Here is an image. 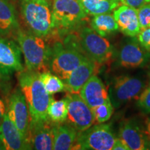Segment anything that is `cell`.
Segmentation results:
<instances>
[{
    "instance_id": "2e32d148",
    "label": "cell",
    "mask_w": 150,
    "mask_h": 150,
    "mask_svg": "<svg viewBox=\"0 0 150 150\" xmlns=\"http://www.w3.org/2000/svg\"><path fill=\"white\" fill-rule=\"evenodd\" d=\"M0 140L6 150L31 149L29 140L9 119L7 113L0 126Z\"/></svg>"
},
{
    "instance_id": "d6986e66",
    "label": "cell",
    "mask_w": 150,
    "mask_h": 150,
    "mask_svg": "<svg viewBox=\"0 0 150 150\" xmlns=\"http://www.w3.org/2000/svg\"><path fill=\"white\" fill-rule=\"evenodd\" d=\"M20 28L16 7L10 0H0V35L13 36Z\"/></svg>"
},
{
    "instance_id": "7a4b0ae2",
    "label": "cell",
    "mask_w": 150,
    "mask_h": 150,
    "mask_svg": "<svg viewBox=\"0 0 150 150\" xmlns=\"http://www.w3.org/2000/svg\"><path fill=\"white\" fill-rule=\"evenodd\" d=\"M88 58L81 51L76 30L67 33L52 46L50 70L64 81L82 62Z\"/></svg>"
},
{
    "instance_id": "83f0119b",
    "label": "cell",
    "mask_w": 150,
    "mask_h": 150,
    "mask_svg": "<svg viewBox=\"0 0 150 150\" xmlns=\"http://www.w3.org/2000/svg\"><path fill=\"white\" fill-rule=\"evenodd\" d=\"M138 40L142 47L150 52V27L140 30L138 35Z\"/></svg>"
},
{
    "instance_id": "484cf974",
    "label": "cell",
    "mask_w": 150,
    "mask_h": 150,
    "mask_svg": "<svg viewBox=\"0 0 150 150\" xmlns=\"http://www.w3.org/2000/svg\"><path fill=\"white\" fill-rule=\"evenodd\" d=\"M138 106L145 114L150 113V83L146 86L144 91L138 98Z\"/></svg>"
},
{
    "instance_id": "44dd1931",
    "label": "cell",
    "mask_w": 150,
    "mask_h": 150,
    "mask_svg": "<svg viewBox=\"0 0 150 150\" xmlns=\"http://www.w3.org/2000/svg\"><path fill=\"white\" fill-rule=\"evenodd\" d=\"M88 16L109 13L121 4L119 0H78Z\"/></svg>"
},
{
    "instance_id": "277c9868",
    "label": "cell",
    "mask_w": 150,
    "mask_h": 150,
    "mask_svg": "<svg viewBox=\"0 0 150 150\" xmlns=\"http://www.w3.org/2000/svg\"><path fill=\"white\" fill-rule=\"evenodd\" d=\"M52 13L53 41L61 40L88 20V15L78 0H52Z\"/></svg>"
},
{
    "instance_id": "ffe728a7",
    "label": "cell",
    "mask_w": 150,
    "mask_h": 150,
    "mask_svg": "<svg viewBox=\"0 0 150 150\" xmlns=\"http://www.w3.org/2000/svg\"><path fill=\"white\" fill-rule=\"evenodd\" d=\"M79 131L69 123L54 124L53 149H73Z\"/></svg>"
},
{
    "instance_id": "4316f807",
    "label": "cell",
    "mask_w": 150,
    "mask_h": 150,
    "mask_svg": "<svg viewBox=\"0 0 150 150\" xmlns=\"http://www.w3.org/2000/svg\"><path fill=\"white\" fill-rule=\"evenodd\" d=\"M137 11L140 30L150 27V3L143 5Z\"/></svg>"
},
{
    "instance_id": "5bb4252c",
    "label": "cell",
    "mask_w": 150,
    "mask_h": 150,
    "mask_svg": "<svg viewBox=\"0 0 150 150\" xmlns=\"http://www.w3.org/2000/svg\"><path fill=\"white\" fill-rule=\"evenodd\" d=\"M101 64L87 59L76 67L66 79L65 83V92L70 93H79L86 82L93 75L97 74L100 70Z\"/></svg>"
},
{
    "instance_id": "ac0fdd59",
    "label": "cell",
    "mask_w": 150,
    "mask_h": 150,
    "mask_svg": "<svg viewBox=\"0 0 150 150\" xmlns=\"http://www.w3.org/2000/svg\"><path fill=\"white\" fill-rule=\"evenodd\" d=\"M113 17L123 34L132 38L136 37L140 33L137 9L126 5H120L113 11Z\"/></svg>"
},
{
    "instance_id": "d6a6232c",
    "label": "cell",
    "mask_w": 150,
    "mask_h": 150,
    "mask_svg": "<svg viewBox=\"0 0 150 150\" xmlns=\"http://www.w3.org/2000/svg\"><path fill=\"white\" fill-rule=\"evenodd\" d=\"M4 149H5V148H4V147L3 144L1 143V140H0V150H4Z\"/></svg>"
},
{
    "instance_id": "7c38bea8",
    "label": "cell",
    "mask_w": 150,
    "mask_h": 150,
    "mask_svg": "<svg viewBox=\"0 0 150 150\" xmlns=\"http://www.w3.org/2000/svg\"><path fill=\"white\" fill-rule=\"evenodd\" d=\"M149 61V52L142 47L136 37H132L124 43L118 53L119 65L125 68L142 67Z\"/></svg>"
},
{
    "instance_id": "f1b7e54d",
    "label": "cell",
    "mask_w": 150,
    "mask_h": 150,
    "mask_svg": "<svg viewBox=\"0 0 150 150\" xmlns=\"http://www.w3.org/2000/svg\"><path fill=\"white\" fill-rule=\"evenodd\" d=\"M122 4L128 6L136 9H138L146 4L150 3V0H119Z\"/></svg>"
},
{
    "instance_id": "603a6c76",
    "label": "cell",
    "mask_w": 150,
    "mask_h": 150,
    "mask_svg": "<svg viewBox=\"0 0 150 150\" xmlns=\"http://www.w3.org/2000/svg\"><path fill=\"white\" fill-rule=\"evenodd\" d=\"M68 105L67 99L65 97L61 100L52 98L47 108L48 120L53 124H61L67 120Z\"/></svg>"
},
{
    "instance_id": "8992f818",
    "label": "cell",
    "mask_w": 150,
    "mask_h": 150,
    "mask_svg": "<svg viewBox=\"0 0 150 150\" xmlns=\"http://www.w3.org/2000/svg\"><path fill=\"white\" fill-rule=\"evenodd\" d=\"M22 51L15 40L0 35V92L8 98L15 74L23 71Z\"/></svg>"
},
{
    "instance_id": "6da1fadb",
    "label": "cell",
    "mask_w": 150,
    "mask_h": 150,
    "mask_svg": "<svg viewBox=\"0 0 150 150\" xmlns=\"http://www.w3.org/2000/svg\"><path fill=\"white\" fill-rule=\"evenodd\" d=\"M18 85L27 103L30 124L47 122V108L52 97L45 88L40 72L24 69L17 73Z\"/></svg>"
},
{
    "instance_id": "e0dca14e",
    "label": "cell",
    "mask_w": 150,
    "mask_h": 150,
    "mask_svg": "<svg viewBox=\"0 0 150 150\" xmlns=\"http://www.w3.org/2000/svg\"><path fill=\"white\" fill-rule=\"evenodd\" d=\"M54 125L50 121L30 124L28 138L31 149H53Z\"/></svg>"
},
{
    "instance_id": "9a60e30c",
    "label": "cell",
    "mask_w": 150,
    "mask_h": 150,
    "mask_svg": "<svg viewBox=\"0 0 150 150\" xmlns=\"http://www.w3.org/2000/svg\"><path fill=\"white\" fill-rule=\"evenodd\" d=\"M79 94L91 108L110 102L108 86L97 74L93 75L86 82Z\"/></svg>"
},
{
    "instance_id": "9c48e42d",
    "label": "cell",
    "mask_w": 150,
    "mask_h": 150,
    "mask_svg": "<svg viewBox=\"0 0 150 150\" xmlns=\"http://www.w3.org/2000/svg\"><path fill=\"white\" fill-rule=\"evenodd\" d=\"M146 87L145 81L139 77L120 76L114 80L110 89V102L115 107L138 99Z\"/></svg>"
},
{
    "instance_id": "1f68e13d",
    "label": "cell",
    "mask_w": 150,
    "mask_h": 150,
    "mask_svg": "<svg viewBox=\"0 0 150 150\" xmlns=\"http://www.w3.org/2000/svg\"><path fill=\"white\" fill-rule=\"evenodd\" d=\"M144 131H145L147 139L149 140L150 142V117L148 118L147 121H146V128Z\"/></svg>"
},
{
    "instance_id": "7402d4cb",
    "label": "cell",
    "mask_w": 150,
    "mask_h": 150,
    "mask_svg": "<svg viewBox=\"0 0 150 150\" xmlns=\"http://www.w3.org/2000/svg\"><path fill=\"white\" fill-rule=\"evenodd\" d=\"M91 27L102 37H107L119 29L113 15L103 13L93 16L91 21Z\"/></svg>"
},
{
    "instance_id": "8fae6325",
    "label": "cell",
    "mask_w": 150,
    "mask_h": 150,
    "mask_svg": "<svg viewBox=\"0 0 150 150\" xmlns=\"http://www.w3.org/2000/svg\"><path fill=\"white\" fill-rule=\"evenodd\" d=\"M68 112L67 122L79 132L85 131L95 125L91 108L81 97L79 93H67Z\"/></svg>"
},
{
    "instance_id": "4fadbf2b",
    "label": "cell",
    "mask_w": 150,
    "mask_h": 150,
    "mask_svg": "<svg viewBox=\"0 0 150 150\" xmlns=\"http://www.w3.org/2000/svg\"><path fill=\"white\" fill-rule=\"evenodd\" d=\"M119 138L127 144L129 149L144 150L150 147V142L145 131L136 120L127 119L122 122L119 129Z\"/></svg>"
},
{
    "instance_id": "5b68a950",
    "label": "cell",
    "mask_w": 150,
    "mask_h": 150,
    "mask_svg": "<svg viewBox=\"0 0 150 150\" xmlns=\"http://www.w3.org/2000/svg\"><path fill=\"white\" fill-rule=\"evenodd\" d=\"M19 4L27 29L50 42L52 39V0H19Z\"/></svg>"
},
{
    "instance_id": "836d02e7",
    "label": "cell",
    "mask_w": 150,
    "mask_h": 150,
    "mask_svg": "<svg viewBox=\"0 0 150 150\" xmlns=\"http://www.w3.org/2000/svg\"><path fill=\"white\" fill-rule=\"evenodd\" d=\"M13 1H16V0H13Z\"/></svg>"
},
{
    "instance_id": "52a82bcc",
    "label": "cell",
    "mask_w": 150,
    "mask_h": 150,
    "mask_svg": "<svg viewBox=\"0 0 150 150\" xmlns=\"http://www.w3.org/2000/svg\"><path fill=\"white\" fill-rule=\"evenodd\" d=\"M77 33L81 49L86 57L101 65L111 61L113 49L107 39L84 24L78 28Z\"/></svg>"
},
{
    "instance_id": "f546056e",
    "label": "cell",
    "mask_w": 150,
    "mask_h": 150,
    "mask_svg": "<svg viewBox=\"0 0 150 150\" xmlns=\"http://www.w3.org/2000/svg\"><path fill=\"white\" fill-rule=\"evenodd\" d=\"M112 150H129V148L121 138H118L115 139Z\"/></svg>"
},
{
    "instance_id": "4dcf8cb0",
    "label": "cell",
    "mask_w": 150,
    "mask_h": 150,
    "mask_svg": "<svg viewBox=\"0 0 150 150\" xmlns=\"http://www.w3.org/2000/svg\"><path fill=\"white\" fill-rule=\"evenodd\" d=\"M7 110V104L6 102L4 101L2 97L0 96V126H1V122H2L4 117L6 113Z\"/></svg>"
},
{
    "instance_id": "cb8c5ba5",
    "label": "cell",
    "mask_w": 150,
    "mask_h": 150,
    "mask_svg": "<svg viewBox=\"0 0 150 150\" xmlns=\"http://www.w3.org/2000/svg\"><path fill=\"white\" fill-rule=\"evenodd\" d=\"M40 79L47 92L50 95L65 91L63 81L50 71L40 73Z\"/></svg>"
},
{
    "instance_id": "d4e9b609",
    "label": "cell",
    "mask_w": 150,
    "mask_h": 150,
    "mask_svg": "<svg viewBox=\"0 0 150 150\" xmlns=\"http://www.w3.org/2000/svg\"><path fill=\"white\" fill-rule=\"evenodd\" d=\"M93 112L95 125L106 122L111 117L113 113V105L111 102L103 104L91 108Z\"/></svg>"
},
{
    "instance_id": "ba28073f",
    "label": "cell",
    "mask_w": 150,
    "mask_h": 150,
    "mask_svg": "<svg viewBox=\"0 0 150 150\" xmlns=\"http://www.w3.org/2000/svg\"><path fill=\"white\" fill-rule=\"evenodd\" d=\"M115 139L110 124H97L79 132L73 149L110 150Z\"/></svg>"
},
{
    "instance_id": "3957f363",
    "label": "cell",
    "mask_w": 150,
    "mask_h": 150,
    "mask_svg": "<svg viewBox=\"0 0 150 150\" xmlns=\"http://www.w3.org/2000/svg\"><path fill=\"white\" fill-rule=\"evenodd\" d=\"M13 38L21 50L26 70L40 73L50 71L52 46L47 40L21 27Z\"/></svg>"
},
{
    "instance_id": "30bf717a",
    "label": "cell",
    "mask_w": 150,
    "mask_h": 150,
    "mask_svg": "<svg viewBox=\"0 0 150 150\" xmlns=\"http://www.w3.org/2000/svg\"><path fill=\"white\" fill-rule=\"evenodd\" d=\"M6 113L24 138L29 140L30 116L26 99L19 87L11 93L6 100Z\"/></svg>"
}]
</instances>
